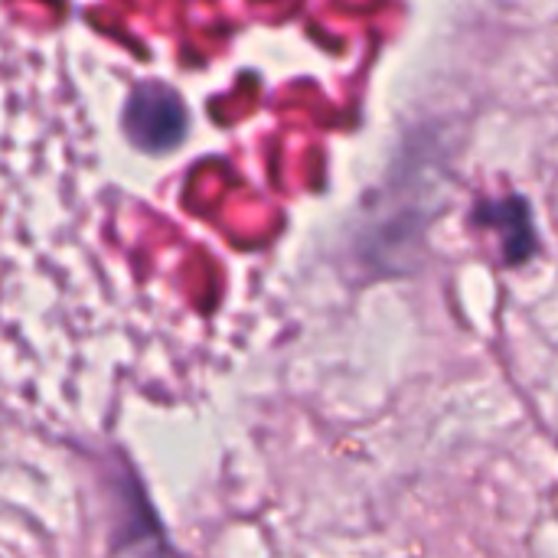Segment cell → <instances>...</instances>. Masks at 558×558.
<instances>
[{"label":"cell","instance_id":"1","mask_svg":"<svg viewBox=\"0 0 558 558\" xmlns=\"http://www.w3.org/2000/svg\"><path fill=\"white\" fill-rule=\"evenodd\" d=\"M186 105L183 98L163 85V82H141L124 108V128L128 137L141 147V150H173L183 137H186Z\"/></svg>","mask_w":558,"mask_h":558},{"label":"cell","instance_id":"2","mask_svg":"<svg viewBox=\"0 0 558 558\" xmlns=\"http://www.w3.org/2000/svg\"><path fill=\"white\" fill-rule=\"evenodd\" d=\"M474 219L500 235V248H504L507 265H523L526 258L536 255L539 235H536V222H533V213H530L526 199L510 196V199L477 203Z\"/></svg>","mask_w":558,"mask_h":558}]
</instances>
